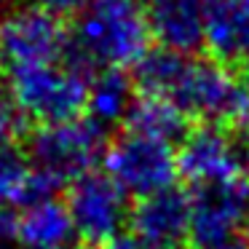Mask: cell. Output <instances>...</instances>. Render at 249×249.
Returning a JSON list of instances; mask_svg holds the SVG:
<instances>
[{"label":"cell","mask_w":249,"mask_h":249,"mask_svg":"<svg viewBox=\"0 0 249 249\" xmlns=\"http://www.w3.org/2000/svg\"><path fill=\"white\" fill-rule=\"evenodd\" d=\"M140 97L169 102L185 121L241 126L249 115V78L212 56H182L147 49L131 70Z\"/></svg>","instance_id":"obj_1"},{"label":"cell","mask_w":249,"mask_h":249,"mask_svg":"<svg viewBox=\"0 0 249 249\" xmlns=\"http://www.w3.org/2000/svg\"><path fill=\"white\" fill-rule=\"evenodd\" d=\"M67 33L72 54L99 70L134 67L150 49L140 0H89Z\"/></svg>","instance_id":"obj_2"},{"label":"cell","mask_w":249,"mask_h":249,"mask_svg":"<svg viewBox=\"0 0 249 249\" xmlns=\"http://www.w3.org/2000/svg\"><path fill=\"white\" fill-rule=\"evenodd\" d=\"M6 81L22 118L38 126L67 124L86 113L91 67L67 49L65 59L14 72L6 75Z\"/></svg>","instance_id":"obj_3"},{"label":"cell","mask_w":249,"mask_h":249,"mask_svg":"<svg viewBox=\"0 0 249 249\" xmlns=\"http://www.w3.org/2000/svg\"><path fill=\"white\" fill-rule=\"evenodd\" d=\"M102 166L105 174L129 198L137 201L177 188L179 179L177 145L161 137L126 129V126L113 140H107Z\"/></svg>","instance_id":"obj_4"},{"label":"cell","mask_w":249,"mask_h":249,"mask_svg":"<svg viewBox=\"0 0 249 249\" xmlns=\"http://www.w3.org/2000/svg\"><path fill=\"white\" fill-rule=\"evenodd\" d=\"M105 129L89 118L38 126L27 140V161L33 172L54 190L67 188L78 177L94 172L105 156Z\"/></svg>","instance_id":"obj_5"},{"label":"cell","mask_w":249,"mask_h":249,"mask_svg":"<svg viewBox=\"0 0 249 249\" xmlns=\"http://www.w3.org/2000/svg\"><path fill=\"white\" fill-rule=\"evenodd\" d=\"M190 249H247L244 220L249 212V174L190 188Z\"/></svg>","instance_id":"obj_6"},{"label":"cell","mask_w":249,"mask_h":249,"mask_svg":"<svg viewBox=\"0 0 249 249\" xmlns=\"http://www.w3.org/2000/svg\"><path fill=\"white\" fill-rule=\"evenodd\" d=\"M70 33L62 19L35 3L19 6L0 22V67L6 75L51 65L67 56Z\"/></svg>","instance_id":"obj_7"},{"label":"cell","mask_w":249,"mask_h":249,"mask_svg":"<svg viewBox=\"0 0 249 249\" xmlns=\"http://www.w3.org/2000/svg\"><path fill=\"white\" fill-rule=\"evenodd\" d=\"M65 209L83 247H99L129 231V196L97 169L65 188Z\"/></svg>","instance_id":"obj_8"},{"label":"cell","mask_w":249,"mask_h":249,"mask_svg":"<svg viewBox=\"0 0 249 249\" xmlns=\"http://www.w3.org/2000/svg\"><path fill=\"white\" fill-rule=\"evenodd\" d=\"M179 177L190 185H212L247 174V150L225 126L196 124L177 145Z\"/></svg>","instance_id":"obj_9"},{"label":"cell","mask_w":249,"mask_h":249,"mask_svg":"<svg viewBox=\"0 0 249 249\" xmlns=\"http://www.w3.org/2000/svg\"><path fill=\"white\" fill-rule=\"evenodd\" d=\"M129 233L147 249H182L190 236V201L179 188L147 196L131 206Z\"/></svg>","instance_id":"obj_10"},{"label":"cell","mask_w":249,"mask_h":249,"mask_svg":"<svg viewBox=\"0 0 249 249\" xmlns=\"http://www.w3.org/2000/svg\"><path fill=\"white\" fill-rule=\"evenodd\" d=\"M142 11L150 40H156L158 49L196 56L204 46V0H145Z\"/></svg>","instance_id":"obj_11"},{"label":"cell","mask_w":249,"mask_h":249,"mask_svg":"<svg viewBox=\"0 0 249 249\" xmlns=\"http://www.w3.org/2000/svg\"><path fill=\"white\" fill-rule=\"evenodd\" d=\"M204 46L231 70H249V0H204Z\"/></svg>","instance_id":"obj_12"},{"label":"cell","mask_w":249,"mask_h":249,"mask_svg":"<svg viewBox=\"0 0 249 249\" xmlns=\"http://www.w3.org/2000/svg\"><path fill=\"white\" fill-rule=\"evenodd\" d=\"M75 238L65 201L56 196L22 206L17 220V241L24 249H78Z\"/></svg>","instance_id":"obj_13"},{"label":"cell","mask_w":249,"mask_h":249,"mask_svg":"<svg viewBox=\"0 0 249 249\" xmlns=\"http://www.w3.org/2000/svg\"><path fill=\"white\" fill-rule=\"evenodd\" d=\"M137 97L140 94H137L131 75L126 70H97L89 81V121L97 124L99 129L126 124Z\"/></svg>","instance_id":"obj_14"},{"label":"cell","mask_w":249,"mask_h":249,"mask_svg":"<svg viewBox=\"0 0 249 249\" xmlns=\"http://www.w3.org/2000/svg\"><path fill=\"white\" fill-rule=\"evenodd\" d=\"M54 196L56 190L33 172L22 150L0 145V206H30Z\"/></svg>","instance_id":"obj_15"},{"label":"cell","mask_w":249,"mask_h":249,"mask_svg":"<svg viewBox=\"0 0 249 249\" xmlns=\"http://www.w3.org/2000/svg\"><path fill=\"white\" fill-rule=\"evenodd\" d=\"M124 126L142 131V134H150V137H161V140H169L174 145H179V140L188 131L185 129V118L172 105L163 102V99H153V97H137Z\"/></svg>","instance_id":"obj_16"},{"label":"cell","mask_w":249,"mask_h":249,"mask_svg":"<svg viewBox=\"0 0 249 249\" xmlns=\"http://www.w3.org/2000/svg\"><path fill=\"white\" fill-rule=\"evenodd\" d=\"M22 113L14 102L6 83H0V145H11V140L22 131Z\"/></svg>","instance_id":"obj_17"},{"label":"cell","mask_w":249,"mask_h":249,"mask_svg":"<svg viewBox=\"0 0 249 249\" xmlns=\"http://www.w3.org/2000/svg\"><path fill=\"white\" fill-rule=\"evenodd\" d=\"M17 220L19 214L11 206H0V249H6L8 244L17 241Z\"/></svg>","instance_id":"obj_18"},{"label":"cell","mask_w":249,"mask_h":249,"mask_svg":"<svg viewBox=\"0 0 249 249\" xmlns=\"http://www.w3.org/2000/svg\"><path fill=\"white\" fill-rule=\"evenodd\" d=\"M81 249H147V247L137 236H131V233L126 231V233L115 236L113 241H107V244H99V247H81Z\"/></svg>","instance_id":"obj_19"},{"label":"cell","mask_w":249,"mask_h":249,"mask_svg":"<svg viewBox=\"0 0 249 249\" xmlns=\"http://www.w3.org/2000/svg\"><path fill=\"white\" fill-rule=\"evenodd\" d=\"M244 129H247V131H244V134H247V140H244V150H247V163H249V115H247V121H244Z\"/></svg>","instance_id":"obj_20"},{"label":"cell","mask_w":249,"mask_h":249,"mask_svg":"<svg viewBox=\"0 0 249 249\" xmlns=\"http://www.w3.org/2000/svg\"><path fill=\"white\" fill-rule=\"evenodd\" d=\"M244 244L249 249V212H247V220H244Z\"/></svg>","instance_id":"obj_21"},{"label":"cell","mask_w":249,"mask_h":249,"mask_svg":"<svg viewBox=\"0 0 249 249\" xmlns=\"http://www.w3.org/2000/svg\"><path fill=\"white\" fill-rule=\"evenodd\" d=\"M0 3H6V0H0Z\"/></svg>","instance_id":"obj_22"}]
</instances>
